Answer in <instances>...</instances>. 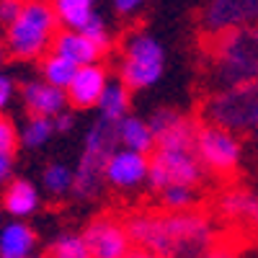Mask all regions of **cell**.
Instances as JSON below:
<instances>
[{"mask_svg":"<svg viewBox=\"0 0 258 258\" xmlns=\"http://www.w3.org/2000/svg\"><path fill=\"white\" fill-rule=\"evenodd\" d=\"M258 80V29H238L207 36L204 85L207 93L238 91Z\"/></svg>","mask_w":258,"mask_h":258,"instance_id":"obj_1","label":"cell"},{"mask_svg":"<svg viewBox=\"0 0 258 258\" xmlns=\"http://www.w3.org/2000/svg\"><path fill=\"white\" fill-rule=\"evenodd\" d=\"M57 13L49 0H24L16 21L6 29V52L16 59H36L57 36Z\"/></svg>","mask_w":258,"mask_h":258,"instance_id":"obj_2","label":"cell"},{"mask_svg":"<svg viewBox=\"0 0 258 258\" xmlns=\"http://www.w3.org/2000/svg\"><path fill=\"white\" fill-rule=\"evenodd\" d=\"M114 150H119V137H116V124L98 119L88 135L83 140V153L78 170H73V194L80 202H93L101 188H103V168L106 160L114 155Z\"/></svg>","mask_w":258,"mask_h":258,"instance_id":"obj_3","label":"cell"},{"mask_svg":"<svg viewBox=\"0 0 258 258\" xmlns=\"http://www.w3.org/2000/svg\"><path fill=\"white\" fill-rule=\"evenodd\" d=\"M204 116L209 124L225 126L235 135L258 132V80L238 91L209 96L204 103Z\"/></svg>","mask_w":258,"mask_h":258,"instance_id":"obj_4","label":"cell"},{"mask_svg":"<svg viewBox=\"0 0 258 258\" xmlns=\"http://www.w3.org/2000/svg\"><path fill=\"white\" fill-rule=\"evenodd\" d=\"M165 238L170 258H202L212 245H217V232L207 214L188 212H168L165 214Z\"/></svg>","mask_w":258,"mask_h":258,"instance_id":"obj_5","label":"cell"},{"mask_svg":"<svg viewBox=\"0 0 258 258\" xmlns=\"http://www.w3.org/2000/svg\"><path fill=\"white\" fill-rule=\"evenodd\" d=\"M163 47L158 41L140 31L124 41V59H121V83L126 88H150L163 75Z\"/></svg>","mask_w":258,"mask_h":258,"instance_id":"obj_6","label":"cell"},{"mask_svg":"<svg viewBox=\"0 0 258 258\" xmlns=\"http://www.w3.org/2000/svg\"><path fill=\"white\" fill-rule=\"evenodd\" d=\"M197 155H199L204 168L214 170L220 176H227L232 170H238V165L243 160L240 135L207 121L197 132Z\"/></svg>","mask_w":258,"mask_h":258,"instance_id":"obj_7","label":"cell"},{"mask_svg":"<svg viewBox=\"0 0 258 258\" xmlns=\"http://www.w3.org/2000/svg\"><path fill=\"white\" fill-rule=\"evenodd\" d=\"M199 26L204 36L258 29V0H207L199 16Z\"/></svg>","mask_w":258,"mask_h":258,"instance_id":"obj_8","label":"cell"},{"mask_svg":"<svg viewBox=\"0 0 258 258\" xmlns=\"http://www.w3.org/2000/svg\"><path fill=\"white\" fill-rule=\"evenodd\" d=\"M150 163L158 165L168 176L170 183L197 186L204 178V165L197 155V142H176V145H158Z\"/></svg>","mask_w":258,"mask_h":258,"instance_id":"obj_9","label":"cell"},{"mask_svg":"<svg viewBox=\"0 0 258 258\" xmlns=\"http://www.w3.org/2000/svg\"><path fill=\"white\" fill-rule=\"evenodd\" d=\"M88 250L93 258H126L129 255V240L126 227L116 222L114 217H98L83 232Z\"/></svg>","mask_w":258,"mask_h":258,"instance_id":"obj_10","label":"cell"},{"mask_svg":"<svg viewBox=\"0 0 258 258\" xmlns=\"http://www.w3.org/2000/svg\"><path fill=\"white\" fill-rule=\"evenodd\" d=\"M147 173H150V158L147 155L119 147L106 160L103 181L119 191H132V188H140L142 183H147Z\"/></svg>","mask_w":258,"mask_h":258,"instance_id":"obj_11","label":"cell"},{"mask_svg":"<svg viewBox=\"0 0 258 258\" xmlns=\"http://www.w3.org/2000/svg\"><path fill=\"white\" fill-rule=\"evenodd\" d=\"M126 235L140 250L155 253L160 258H170L168 255V238H165V214H135L124 222Z\"/></svg>","mask_w":258,"mask_h":258,"instance_id":"obj_12","label":"cell"},{"mask_svg":"<svg viewBox=\"0 0 258 258\" xmlns=\"http://www.w3.org/2000/svg\"><path fill=\"white\" fill-rule=\"evenodd\" d=\"M155 135V147L158 145H176V142H197L199 124L173 111V109H158L153 119L147 121Z\"/></svg>","mask_w":258,"mask_h":258,"instance_id":"obj_13","label":"cell"},{"mask_svg":"<svg viewBox=\"0 0 258 258\" xmlns=\"http://www.w3.org/2000/svg\"><path fill=\"white\" fill-rule=\"evenodd\" d=\"M106 83H109V78H106V70L101 68V64H83V68L75 70L70 85L64 88V93H68V101L73 106H78V109H91V106L98 103Z\"/></svg>","mask_w":258,"mask_h":258,"instance_id":"obj_14","label":"cell"},{"mask_svg":"<svg viewBox=\"0 0 258 258\" xmlns=\"http://www.w3.org/2000/svg\"><path fill=\"white\" fill-rule=\"evenodd\" d=\"M24 103L26 109L34 114V116H59L64 111V103H68V93L62 88H54V85L44 83V80H31L24 85Z\"/></svg>","mask_w":258,"mask_h":258,"instance_id":"obj_15","label":"cell"},{"mask_svg":"<svg viewBox=\"0 0 258 258\" xmlns=\"http://www.w3.org/2000/svg\"><path fill=\"white\" fill-rule=\"evenodd\" d=\"M52 54L73 62L75 68H83V64H96L101 57V49L91 39H85L80 31H57L52 41Z\"/></svg>","mask_w":258,"mask_h":258,"instance_id":"obj_16","label":"cell"},{"mask_svg":"<svg viewBox=\"0 0 258 258\" xmlns=\"http://www.w3.org/2000/svg\"><path fill=\"white\" fill-rule=\"evenodd\" d=\"M36 248V235L26 222H8L0 227V258H29Z\"/></svg>","mask_w":258,"mask_h":258,"instance_id":"obj_17","label":"cell"},{"mask_svg":"<svg viewBox=\"0 0 258 258\" xmlns=\"http://www.w3.org/2000/svg\"><path fill=\"white\" fill-rule=\"evenodd\" d=\"M116 137L124 150H132V153H140V155H150L155 150L153 129H150L147 121H142L137 116H124L116 124Z\"/></svg>","mask_w":258,"mask_h":258,"instance_id":"obj_18","label":"cell"},{"mask_svg":"<svg viewBox=\"0 0 258 258\" xmlns=\"http://www.w3.org/2000/svg\"><path fill=\"white\" fill-rule=\"evenodd\" d=\"M217 207H220V214L225 220L250 225V217H253V212L258 207V194L250 191V188H243V186L230 188V191H225L220 197Z\"/></svg>","mask_w":258,"mask_h":258,"instance_id":"obj_19","label":"cell"},{"mask_svg":"<svg viewBox=\"0 0 258 258\" xmlns=\"http://www.w3.org/2000/svg\"><path fill=\"white\" fill-rule=\"evenodd\" d=\"M39 207V191L31 181H24V178H16L6 186L3 191V209L11 214V217H18L24 220L29 214H34Z\"/></svg>","mask_w":258,"mask_h":258,"instance_id":"obj_20","label":"cell"},{"mask_svg":"<svg viewBox=\"0 0 258 258\" xmlns=\"http://www.w3.org/2000/svg\"><path fill=\"white\" fill-rule=\"evenodd\" d=\"M98 111L103 121H111V124H119L124 116H129V88L116 80V83H106V88L98 98Z\"/></svg>","mask_w":258,"mask_h":258,"instance_id":"obj_21","label":"cell"},{"mask_svg":"<svg viewBox=\"0 0 258 258\" xmlns=\"http://www.w3.org/2000/svg\"><path fill=\"white\" fill-rule=\"evenodd\" d=\"M93 6L96 0H52L57 21L64 26V31H80L96 16Z\"/></svg>","mask_w":258,"mask_h":258,"instance_id":"obj_22","label":"cell"},{"mask_svg":"<svg viewBox=\"0 0 258 258\" xmlns=\"http://www.w3.org/2000/svg\"><path fill=\"white\" fill-rule=\"evenodd\" d=\"M75 70H78V68H75L73 62L62 59V57H57V54H52V52L41 59V80L49 83V85H54V88H62V91L70 85Z\"/></svg>","mask_w":258,"mask_h":258,"instance_id":"obj_23","label":"cell"},{"mask_svg":"<svg viewBox=\"0 0 258 258\" xmlns=\"http://www.w3.org/2000/svg\"><path fill=\"white\" fill-rule=\"evenodd\" d=\"M47 258H93L88 250V243H85L83 235L78 232H62L57 235V240L49 248Z\"/></svg>","mask_w":258,"mask_h":258,"instance_id":"obj_24","label":"cell"},{"mask_svg":"<svg viewBox=\"0 0 258 258\" xmlns=\"http://www.w3.org/2000/svg\"><path fill=\"white\" fill-rule=\"evenodd\" d=\"M54 135V121L47 119V116H31L24 126V132H21V142L26 147H41L47 145L49 137Z\"/></svg>","mask_w":258,"mask_h":258,"instance_id":"obj_25","label":"cell"},{"mask_svg":"<svg viewBox=\"0 0 258 258\" xmlns=\"http://www.w3.org/2000/svg\"><path fill=\"white\" fill-rule=\"evenodd\" d=\"M163 204L168 212H188L197 204V191L191 186H181V183H170L163 191Z\"/></svg>","mask_w":258,"mask_h":258,"instance_id":"obj_26","label":"cell"},{"mask_svg":"<svg viewBox=\"0 0 258 258\" xmlns=\"http://www.w3.org/2000/svg\"><path fill=\"white\" fill-rule=\"evenodd\" d=\"M73 170L68 165H62V163H52L47 170H44V176H41V181H44V188L52 194V197H62V194H68L73 191Z\"/></svg>","mask_w":258,"mask_h":258,"instance_id":"obj_27","label":"cell"},{"mask_svg":"<svg viewBox=\"0 0 258 258\" xmlns=\"http://www.w3.org/2000/svg\"><path fill=\"white\" fill-rule=\"evenodd\" d=\"M80 34H83L85 39H91L101 52L109 47V31H106V24H103V18H101V16H93L88 24L80 29Z\"/></svg>","mask_w":258,"mask_h":258,"instance_id":"obj_28","label":"cell"},{"mask_svg":"<svg viewBox=\"0 0 258 258\" xmlns=\"http://www.w3.org/2000/svg\"><path fill=\"white\" fill-rule=\"evenodd\" d=\"M16 147V129L8 119L0 116V153H13Z\"/></svg>","mask_w":258,"mask_h":258,"instance_id":"obj_29","label":"cell"},{"mask_svg":"<svg viewBox=\"0 0 258 258\" xmlns=\"http://www.w3.org/2000/svg\"><path fill=\"white\" fill-rule=\"evenodd\" d=\"M13 96H16V85H13L11 75L0 73V114H3V111L8 109V106H11Z\"/></svg>","mask_w":258,"mask_h":258,"instance_id":"obj_30","label":"cell"},{"mask_svg":"<svg viewBox=\"0 0 258 258\" xmlns=\"http://www.w3.org/2000/svg\"><path fill=\"white\" fill-rule=\"evenodd\" d=\"M21 11V3H16V0H0V24H6V29L16 21Z\"/></svg>","mask_w":258,"mask_h":258,"instance_id":"obj_31","label":"cell"},{"mask_svg":"<svg viewBox=\"0 0 258 258\" xmlns=\"http://www.w3.org/2000/svg\"><path fill=\"white\" fill-rule=\"evenodd\" d=\"M52 121H54V132H70V129L75 126V116L68 114V111H62V114L54 116Z\"/></svg>","mask_w":258,"mask_h":258,"instance_id":"obj_32","label":"cell"},{"mask_svg":"<svg viewBox=\"0 0 258 258\" xmlns=\"http://www.w3.org/2000/svg\"><path fill=\"white\" fill-rule=\"evenodd\" d=\"M13 173V155L11 153H0V183H6Z\"/></svg>","mask_w":258,"mask_h":258,"instance_id":"obj_33","label":"cell"},{"mask_svg":"<svg viewBox=\"0 0 258 258\" xmlns=\"http://www.w3.org/2000/svg\"><path fill=\"white\" fill-rule=\"evenodd\" d=\"M202 258H235V253L230 248H225V245H212Z\"/></svg>","mask_w":258,"mask_h":258,"instance_id":"obj_34","label":"cell"},{"mask_svg":"<svg viewBox=\"0 0 258 258\" xmlns=\"http://www.w3.org/2000/svg\"><path fill=\"white\" fill-rule=\"evenodd\" d=\"M142 3H145V0H114V6H116L119 13H132V11H137Z\"/></svg>","mask_w":258,"mask_h":258,"instance_id":"obj_35","label":"cell"},{"mask_svg":"<svg viewBox=\"0 0 258 258\" xmlns=\"http://www.w3.org/2000/svg\"><path fill=\"white\" fill-rule=\"evenodd\" d=\"M126 258H160V255H155V253H147V250H129V255Z\"/></svg>","mask_w":258,"mask_h":258,"instance_id":"obj_36","label":"cell"},{"mask_svg":"<svg viewBox=\"0 0 258 258\" xmlns=\"http://www.w3.org/2000/svg\"><path fill=\"white\" fill-rule=\"evenodd\" d=\"M250 230H258V207H255V212H253V217H250V225H248Z\"/></svg>","mask_w":258,"mask_h":258,"instance_id":"obj_37","label":"cell"},{"mask_svg":"<svg viewBox=\"0 0 258 258\" xmlns=\"http://www.w3.org/2000/svg\"><path fill=\"white\" fill-rule=\"evenodd\" d=\"M250 140H253V145H255V150H258V132H253V135H250Z\"/></svg>","mask_w":258,"mask_h":258,"instance_id":"obj_38","label":"cell"},{"mask_svg":"<svg viewBox=\"0 0 258 258\" xmlns=\"http://www.w3.org/2000/svg\"><path fill=\"white\" fill-rule=\"evenodd\" d=\"M3 57H6V44L0 41V59H3Z\"/></svg>","mask_w":258,"mask_h":258,"instance_id":"obj_39","label":"cell"},{"mask_svg":"<svg viewBox=\"0 0 258 258\" xmlns=\"http://www.w3.org/2000/svg\"><path fill=\"white\" fill-rule=\"evenodd\" d=\"M29 258H44V255H29Z\"/></svg>","mask_w":258,"mask_h":258,"instance_id":"obj_40","label":"cell"},{"mask_svg":"<svg viewBox=\"0 0 258 258\" xmlns=\"http://www.w3.org/2000/svg\"><path fill=\"white\" fill-rule=\"evenodd\" d=\"M16 3H21V0H16Z\"/></svg>","mask_w":258,"mask_h":258,"instance_id":"obj_41","label":"cell"}]
</instances>
